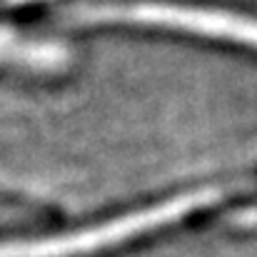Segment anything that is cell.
I'll return each mask as SVG.
<instances>
[{
  "instance_id": "cell-1",
  "label": "cell",
  "mask_w": 257,
  "mask_h": 257,
  "mask_svg": "<svg viewBox=\"0 0 257 257\" xmlns=\"http://www.w3.org/2000/svg\"><path fill=\"white\" fill-rule=\"evenodd\" d=\"M217 187L207 190H195L185 192L180 197H172L168 202H160L155 207H148L143 212H130L125 217L110 220L105 225L90 227L83 232H70V235H58V237H45V240H33V242H10L0 245V257H73L95 252L110 245H117L122 240H130L135 235L150 232L155 227H165L175 220L185 217L192 210L210 207L212 202L220 200Z\"/></svg>"
},
{
  "instance_id": "cell-2",
  "label": "cell",
  "mask_w": 257,
  "mask_h": 257,
  "mask_svg": "<svg viewBox=\"0 0 257 257\" xmlns=\"http://www.w3.org/2000/svg\"><path fill=\"white\" fill-rule=\"evenodd\" d=\"M75 20L83 23H143V25H163L177 28L187 33H200L210 38H225L235 43H245L257 48V20L222 13V10H195L180 5H158V3H140V5H95L75 13Z\"/></svg>"
}]
</instances>
